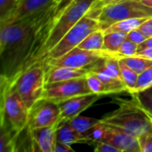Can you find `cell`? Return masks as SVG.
I'll list each match as a JSON object with an SVG mask.
<instances>
[{
	"label": "cell",
	"mask_w": 152,
	"mask_h": 152,
	"mask_svg": "<svg viewBox=\"0 0 152 152\" xmlns=\"http://www.w3.org/2000/svg\"><path fill=\"white\" fill-rule=\"evenodd\" d=\"M55 6L0 24V86H11L25 69L40 61L54 23Z\"/></svg>",
	"instance_id": "1"
},
{
	"label": "cell",
	"mask_w": 152,
	"mask_h": 152,
	"mask_svg": "<svg viewBox=\"0 0 152 152\" xmlns=\"http://www.w3.org/2000/svg\"><path fill=\"white\" fill-rule=\"evenodd\" d=\"M114 102L118 108L105 115L101 119L102 123L135 137L152 130V124L146 112L133 98L130 101L116 98Z\"/></svg>",
	"instance_id": "2"
},
{
	"label": "cell",
	"mask_w": 152,
	"mask_h": 152,
	"mask_svg": "<svg viewBox=\"0 0 152 152\" xmlns=\"http://www.w3.org/2000/svg\"><path fill=\"white\" fill-rule=\"evenodd\" d=\"M28 110L13 86H0V126L21 132L28 126Z\"/></svg>",
	"instance_id": "3"
},
{
	"label": "cell",
	"mask_w": 152,
	"mask_h": 152,
	"mask_svg": "<svg viewBox=\"0 0 152 152\" xmlns=\"http://www.w3.org/2000/svg\"><path fill=\"white\" fill-rule=\"evenodd\" d=\"M96 1L97 0H74L54 20L53 26L44 46L42 57L39 61L40 62L43 61L46 53L57 45L65 34L88 12Z\"/></svg>",
	"instance_id": "4"
},
{
	"label": "cell",
	"mask_w": 152,
	"mask_h": 152,
	"mask_svg": "<svg viewBox=\"0 0 152 152\" xmlns=\"http://www.w3.org/2000/svg\"><path fill=\"white\" fill-rule=\"evenodd\" d=\"M151 17H152V7L144 4L141 0H122L103 6L97 20L100 28L104 31L119 20Z\"/></svg>",
	"instance_id": "5"
},
{
	"label": "cell",
	"mask_w": 152,
	"mask_h": 152,
	"mask_svg": "<svg viewBox=\"0 0 152 152\" xmlns=\"http://www.w3.org/2000/svg\"><path fill=\"white\" fill-rule=\"evenodd\" d=\"M45 86V70L42 62L37 61L25 69L13 82V86L28 109L43 98Z\"/></svg>",
	"instance_id": "6"
},
{
	"label": "cell",
	"mask_w": 152,
	"mask_h": 152,
	"mask_svg": "<svg viewBox=\"0 0 152 152\" xmlns=\"http://www.w3.org/2000/svg\"><path fill=\"white\" fill-rule=\"evenodd\" d=\"M87 144L94 142H105L121 150L122 152H141L138 138L102 122L88 130L85 134Z\"/></svg>",
	"instance_id": "7"
},
{
	"label": "cell",
	"mask_w": 152,
	"mask_h": 152,
	"mask_svg": "<svg viewBox=\"0 0 152 152\" xmlns=\"http://www.w3.org/2000/svg\"><path fill=\"white\" fill-rule=\"evenodd\" d=\"M100 28L99 21L94 18L85 15L71 29H69L65 36L57 43V45L51 49L45 56L43 61L45 59H56L59 58L73 48L78 46V45L93 31Z\"/></svg>",
	"instance_id": "8"
},
{
	"label": "cell",
	"mask_w": 152,
	"mask_h": 152,
	"mask_svg": "<svg viewBox=\"0 0 152 152\" xmlns=\"http://www.w3.org/2000/svg\"><path fill=\"white\" fill-rule=\"evenodd\" d=\"M94 94L89 87L86 76L64 81L46 83L43 98L56 103L69 98Z\"/></svg>",
	"instance_id": "9"
},
{
	"label": "cell",
	"mask_w": 152,
	"mask_h": 152,
	"mask_svg": "<svg viewBox=\"0 0 152 152\" xmlns=\"http://www.w3.org/2000/svg\"><path fill=\"white\" fill-rule=\"evenodd\" d=\"M112 53L106 51H90L75 47L66 54L56 59H45L42 61L44 68L48 67H69V68H86L88 69L95 61L111 55Z\"/></svg>",
	"instance_id": "10"
},
{
	"label": "cell",
	"mask_w": 152,
	"mask_h": 152,
	"mask_svg": "<svg viewBox=\"0 0 152 152\" xmlns=\"http://www.w3.org/2000/svg\"><path fill=\"white\" fill-rule=\"evenodd\" d=\"M61 118L58 103L41 98L37 101L28 110V127L34 129L44 126H55Z\"/></svg>",
	"instance_id": "11"
},
{
	"label": "cell",
	"mask_w": 152,
	"mask_h": 152,
	"mask_svg": "<svg viewBox=\"0 0 152 152\" xmlns=\"http://www.w3.org/2000/svg\"><path fill=\"white\" fill-rule=\"evenodd\" d=\"M102 95L96 94H90L85 95L75 96L68 100L58 102L61 110V120H69L91 107Z\"/></svg>",
	"instance_id": "12"
},
{
	"label": "cell",
	"mask_w": 152,
	"mask_h": 152,
	"mask_svg": "<svg viewBox=\"0 0 152 152\" xmlns=\"http://www.w3.org/2000/svg\"><path fill=\"white\" fill-rule=\"evenodd\" d=\"M56 0H20L15 10L10 16L0 22V24H8L28 16L41 12L53 5H56Z\"/></svg>",
	"instance_id": "13"
},
{
	"label": "cell",
	"mask_w": 152,
	"mask_h": 152,
	"mask_svg": "<svg viewBox=\"0 0 152 152\" xmlns=\"http://www.w3.org/2000/svg\"><path fill=\"white\" fill-rule=\"evenodd\" d=\"M30 130V129H29ZM33 152H53L56 142V127L44 126L30 130Z\"/></svg>",
	"instance_id": "14"
},
{
	"label": "cell",
	"mask_w": 152,
	"mask_h": 152,
	"mask_svg": "<svg viewBox=\"0 0 152 152\" xmlns=\"http://www.w3.org/2000/svg\"><path fill=\"white\" fill-rule=\"evenodd\" d=\"M45 70V84L86 77L89 72V69L86 68L77 69L69 67H48Z\"/></svg>",
	"instance_id": "15"
},
{
	"label": "cell",
	"mask_w": 152,
	"mask_h": 152,
	"mask_svg": "<svg viewBox=\"0 0 152 152\" xmlns=\"http://www.w3.org/2000/svg\"><path fill=\"white\" fill-rule=\"evenodd\" d=\"M56 141L68 145L87 143L85 135L81 134L70 125L69 120H61L56 125Z\"/></svg>",
	"instance_id": "16"
},
{
	"label": "cell",
	"mask_w": 152,
	"mask_h": 152,
	"mask_svg": "<svg viewBox=\"0 0 152 152\" xmlns=\"http://www.w3.org/2000/svg\"><path fill=\"white\" fill-rule=\"evenodd\" d=\"M20 132L0 126V152L16 151V142Z\"/></svg>",
	"instance_id": "17"
},
{
	"label": "cell",
	"mask_w": 152,
	"mask_h": 152,
	"mask_svg": "<svg viewBox=\"0 0 152 152\" xmlns=\"http://www.w3.org/2000/svg\"><path fill=\"white\" fill-rule=\"evenodd\" d=\"M104 31L98 28L92 33H90L79 45L77 47L84 50L90 51H101L104 50Z\"/></svg>",
	"instance_id": "18"
},
{
	"label": "cell",
	"mask_w": 152,
	"mask_h": 152,
	"mask_svg": "<svg viewBox=\"0 0 152 152\" xmlns=\"http://www.w3.org/2000/svg\"><path fill=\"white\" fill-rule=\"evenodd\" d=\"M147 19L149 18H133L119 20L106 28L104 32H123L128 34L129 32L138 28Z\"/></svg>",
	"instance_id": "19"
},
{
	"label": "cell",
	"mask_w": 152,
	"mask_h": 152,
	"mask_svg": "<svg viewBox=\"0 0 152 152\" xmlns=\"http://www.w3.org/2000/svg\"><path fill=\"white\" fill-rule=\"evenodd\" d=\"M127 38V34L123 32H104V50L115 54Z\"/></svg>",
	"instance_id": "20"
},
{
	"label": "cell",
	"mask_w": 152,
	"mask_h": 152,
	"mask_svg": "<svg viewBox=\"0 0 152 152\" xmlns=\"http://www.w3.org/2000/svg\"><path fill=\"white\" fill-rule=\"evenodd\" d=\"M119 59L138 74L143 72L145 69L152 66V60L144 58L140 55L120 57Z\"/></svg>",
	"instance_id": "21"
},
{
	"label": "cell",
	"mask_w": 152,
	"mask_h": 152,
	"mask_svg": "<svg viewBox=\"0 0 152 152\" xmlns=\"http://www.w3.org/2000/svg\"><path fill=\"white\" fill-rule=\"evenodd\" d=\"M70 125L75 128L76 131L80 133L81 134H85L88 130L95 126L96 125L101 123V119L94 118H88V117H82V116H77L71 119H69Z\"/></svg>",
	"instance_id": "22"
},
{
	"label": "cell",
	"mask_w": 152,
	"mask_h": 152,
	"mask_svg": "<svg viewBox=\"0 0 152 152\" xmlns=\"http://www.w3.org/2000/svg\"><path fill=\"white\" fill-rule=\"evenodd\" d=\"M119 68H120V71H121L123 80H124V82L126 86V88H127V93L132 94L134 91V88L136 86L139 74L137 72H135L134 69H132L130 67H128L120 59H119Z\"/></svg>",
	"instance_id": "23"
},
{
	"label": "cell",
	"mask_w": 152,
	"mask_h": 152,
	"mask_svg": "<svg viewBox=\"0 0 152 152\" xmlns=\"http://www.w3.org/2000/svg\"><path fill=\"white\" fill-rule=\"evenodd\" d=\"M131 96L146 113L152 116V86L145 90L131 94Z\"/></svg>",
	"instance_id": "24"
},
{
	"label": "cell",
	"mask_w": 152,
	"mask_h": 152,
	"mask_svg": "<svg viewBox=\"0 0 152 152\" xmlns=\"http://www.w3.org/2000/svg\"><path fill=\"white\" fill-rule=\"evenodd\" d=\"M86 79H87L89 87L94 94H96L102 96L110 94L109 88L103 83V81L97 76L96 73L89 71L88 74L86 75Z\"/></svg>",
	"instance_id": "25"
},
{
	"label": "cell",
	"mask_w": 152,
	"mask_h": 152,
	"mask_svg": "<svg viewBox=\"0 0 152 152\" xmlns=\"http://www.w3.org/2000/svg\"><path fill=\"white\" fill-rule=\"evenodd\" d=\"M151 86H152V66L139 74L136 86L132 94L145 90L147 88H150Z\"/></svg>",
	"instance_id": "26"
},
{
	"label": "cell",
	"mask_w": 152,
	"mask_h": 152,
	"mask_svg": "<svg viewBox=\"0 0 152 152\" xmlns=\"http://www.w3.org/2000/svg\"><path fill=\"white\" fill-rule=\"evenodd\" d=\"M20 0H0V22L6 20L15 10Z\"/></svg>",
	"instance_id": "27"
},
{
	"label": "cell",
	"mask_w": 152,
	"mask_h": 152,
	"mask_svg": "<svg viewBox=\"0 0 152 152\" xmlns=\"http://www.w3.org/2000/svg\"><path fill=\"white\" fill-rule=\"evenodd\" d=\"M137 52H138V45L126 38L125 42L122 44V45L120 46L118 52L113 55L117 56L118 58L126 57V56H133V55H135Z\"/></svg>",
	"instance_id": "28"
},
{
	"label": "cell",
	"mask_w": 152,
	"mask_h": 152,
	"mask_svg": "<svg viewBox=\"0 0 152 152\" xmlns=\"http://www.w3.org/2000/svg\"><path fill=\"white\" fill-rule=\"evenodd\" d=\"M138 138L141 152H152V130H150Z\"/></svg>",
	"instance_id": "29"
},
{
	"label": "cell",
	"mask_w": 152,
	"mask_h": 152,
	"mask_svg": "<svg viewBox=\"0 0 152 152\" xmlns=\"http://www.w3.org/2000/svg\"><path fill=\"white\" fill-rule=\"evenodd\" d=\"M91 145L94 146L95 152H122L118 148L105 142H94L91 143Z\"/></svg>",
	"instance_id": "30"
},
{
	"label": "cell",
	"mask_w": 152,
	"mask_h": 152,
	"mask_svg": "<svg viewBox=\"0 0 152 152\" xmlns=\"http://www.w3.org/2000/svg\"><path fill=\"white\" fill-rule=\"evenodd\" d=\"M127 39L133 41L134 43H135L139 45L143 41H145L147 39V37L138 28H136V29H134V30H133L127 34Z\"/></svg>",
	"instance_id": "31"
},
{
	"label": "cell",
	"mask_w": 152,
	"mask_h": 152,
	"mask_svg": "<svg viewBox=\"0 0 152 152\" xmlns=\"http://www.w3.org/2000/svg\"><path fill=\"white\" fill-rule=\"evenodd\" d=\"M74 0H56L57 4L55 6V12H54V20L64 12V10L72 4Z\"/></svg>",
	"instance_id": "32"
},
{
	"label": "cell",
	"mask_w": 152,
	"mask_h": 152,
	"mask_svg": "<svg viewBox=\"0 0 152 152\" xmlns=\"http://www.w3.org/2000/svg\"><path fill=\"white\" fill-rule=\"evenodd\" d=\"M138 29L147 37H152V17L147 19L141 26L138 28Z\"/></svg>",
	"instance_id": "33"
},
{
	"label": "cell",
	"mask_w": 152,
	"mask_h": 152,
	"mask_svg": "<svg viewBox=\"0 0 152 152\" xmlns=\"http://www.w3.org/2000/svg\"><path fill=\"white\" fill-rule=\"evenodd\" d=\"M70 151H74V150L71 148V145H68V144H65V143L61 142H58V141H56V142H55L53 152H70Z\"/></svg>",
	"instance_id": "34"
},
{
	"label": "cell",
	"mask_w": 152,
	"mask_h": 152,
	"mask_svg": "<svg viewBox=\"0 0 152 152\" xmlns=\"http://www.w3.org/2000/svg\"><path fill=\"white\" fill-rule=\"evenodd\" d=\"M150 48H152V37L147 38L145 41H143L142 44H140L138 45V52L143 51L145 49H150Z\"/></svg>",
	"instance_id": "35"
},
{
	"label": "cell",
	"mask_w": 152,
	"mask_h": 152,
	"mask_svg": "<svg viewBox=\"0 0 152 152\" xmlns=\"http://www.w3.org/2000/svg\"><path fill=\"white\" fill-rule=\"evenodd\" d=\"M135 55H140V56H142V57H144V58H147V59L152 60V48L145 49V50H143V51L138 52Z\"/></svg>",
	"instance_id": "36"
},
{
	"label": "cell",
	"mask_w": 152,
	"mask_h": 152,
	"mask_svg": "<svg viewBox=\"0 0 152 152\" xmlns=\"http://www.w3.org/2000/svg\"><path fill=\"white\" fill-rule=\"evenodd\" d=\"M141 2L150 7H152V0H141Z\"/></svg>",
	"instance_id": "37"
},
{
	"label": "cell",
	"mask_w": 152,
	"mask_h": 152,
	"mask_svg": "<svg viewBox=\"0 0 152 152\" xmlns=\"http://www.w3.org/2000/svg\"><path fill=\"white\" fill-rule=\"evenodd\" d=\"M146 114H147V116H148V118H149V119H150L151 123L152 124V116H151V115H149L148 113H146Z\"/></svg>",
	"instance_id": "38"
}]
</instances>
